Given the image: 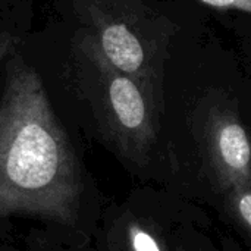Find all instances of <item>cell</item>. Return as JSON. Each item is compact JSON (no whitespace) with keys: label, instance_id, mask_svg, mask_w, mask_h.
<instances>
[{"label":"cell","instance_id":"1","mask_svg":"<svg viewBox=\"0 0 251 251\" xmlns=\"http://www.w3.org/2000/svg\"><path fill=\"white\" fill-rule=\"evenodd\" d=\"M84 175L50 93L22 47L1 66L0 219L78 222Z\"/></svg>","mask_w":251,"mask_h":251},{"label":"cell","instance_id":"2","mask_svg":"<svg viewBox=\"0 0 251 251\" xmlns=\"http://www.w3.org/2000/svg\"><path fill=\"white\" fill-rule=\"evenodd\" d=\"M63 68L71 93L88 109L106 144L137 171L149 169L159 141L157 96L115 68L79 26L69 37Z\"/></svg>","mask_w":251,"mask_h":251},{"label":"cell","instance_id":"3","mask_svg":"<svg viewBox=\"0 0 251 251\" xmlns=\"http://www.w3.org/2000/svg\"><path fill=\"white\" fill-rule=\"evenodd\" d=\"M69 16L90 32L106 59L157 96L159 49L140 0H65Z\"/></svg>","mask_w":251,"mask_h":251},{"label":"cell","instance_id":"4","mask_svg":"<svg viewBox=\"0 0 251 251\" xmlns=\"http://www.w3.org/2000/svg\"><path fill=\"white\" fill-rule=\"evenodd\" d=\"M197 140L204 175L218 197L251 185V134L232 103L216 101L206 109Z\"/></svg>","mask_w":251,"mask_h":251},{"label":"cell","instance_id":"5","mask_svg":"<svg viewBox=\"0 0 251 251\" xmlns=\"http://www.w3.org/2000/svg\"><path fill=\"white\" fill-rule=\"evenodd\" d=\"M175 240L160 219L126 206L107 229L106 251H174Z\"/></svg>","mask_w":251,"mask_h":251},{"label":"cell","instance_id":"6","mask_svg":"<svg viewBox=\"0 0 251 251\" xmlns=\"http://www.w3.org/2000/svg\"><path fill=\"white\" fill-rule=\"evenodd\" d=\"M219 200L228 221L251 243V185L232 188Z\"/></svg>","mask_w":251,"mask_h":251},{"label":"cell","instance_id":"7","mask_svg":"<svg viewBox=\"0 0 251 251\" xmlns=\"http://www.w3.org/2000/svg\"><path fill=\"white\" fill-rule=\"evenodd\" d=\"M34 0H0V24L24 34L32 18Z\"/></svg>","mask_w":251,"mask_h":251},{"label":"cell","instance_id":"8","mask_svg":"<svg viewBox=\"0 0 251 251\" xmlns=\"http://www.w3.org/2000/svg\"><path fill=\"white\" fill-rule=\"evenodd\" d=\"M25 34H21L3 24H0V69L4 65V62L16 51L19 50L24 43Z\"/></svg>","mask_w":251,"mask_h":251},{"label":"cell","instance_id":"9","mask_svg":"<svg viewBox=\"0 0 251 251\" xmlns=\"http://www.w3.org/2000/svg\"><path fill=\"white\" fill-rule=\"evenodd\" d=\"M219 10H237L251 15V0H199Z\"/></svg>","mask_w":251,"mask_h":251},{"label":"cell","instance_id":"10","mask_svg":"<svg viewBox=\"0 0 251 251\" xmlns=\"http://www.w3.org/2000/svg\"><path fill=\"white\" fill-rule=\"evenodd\" d=\"M174 251H191L184 243H181L178 238L175 240V246H174Z\"/></svg>","mask_w":251,"mask_h":251}]
</instances>
